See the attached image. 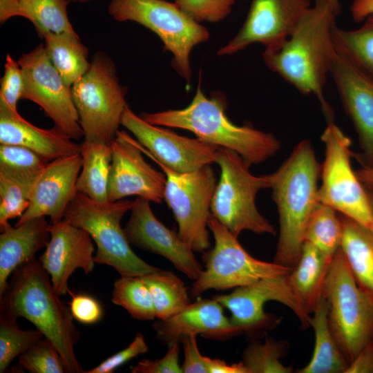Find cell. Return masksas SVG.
<instances>
[{
    "instance_id": "f546056e",
    "label": "cell",
    "mask_w": 373,
    "mask_h": 373,
    "mask_svg": "<svg viewBox=\"0 0 373 373\" xmlns=\"http://www.w3.org/2000/svg\"><path fill=\"white\" fill-rule=\"evenodd\" d=\"M141 277L150 291L158 320L177 314L191 303L188 288L173 271L159 269Z\"/></svg>"
},
{
    "instance_id": "3957f363",
    "label": "cell",
    "mask_w": 373,
    "mask_h": 373,
    "mask_svg": "<svg viewBox=\"0 0 373 373\" xmlns=\"http://www.w3.org/2000/svg\"><path fill=\"white\" fill-rule=\"evenodd\" d=\"M269 175L280 228L274 262L294 267L301 254L307 222L319 202L321 166L311 142L300 141L280 167Z\"/></svg>"
},
{
    "instance_id": "4dcf8cb0",
    "label": "cell",
    "mask_w": 373,
    "mask_h": 373,
    "mask_svg": "<svg viewBox=\"0 0 373 373\" xmlns=\"http://www.w3.org/2000/svg\"><path fill=\"white\" fill-rule=\"evenodd\" d=\"M68 0H19V16L28 19L39 35L77 34L67 15Z\"/></svg>"
},
{
    "instance_id": "2e32d148",
    "label": "cell",
    "mask_w": 373,
    "mask_h": 373,
    "mask_svg": "<svg viewBox=\"0 0 373 373\" xmlns=\"http://www.w3.org/2000/svg\"><path fill=\"white\" fill-rule=\"evenodd\" d=\"M311 6L310 0H251L240 29L217 55H233L255 43L277 50Z\"/></svg>"
},
{
    "instance_id": "d4e9b609",
    "label": "cell",
    "mask_w": 373,
    "mask_h": 373,
    "mask_svg": "<svg viewBox=\"0 0 373 373\" xmlns=\"http://www.w3.org/2000/svg\"><path fill=\"white\" fill-rule=\"evenodd\" d=\"M332 259L305 241L298 261L287 275L292 291L311 314L323 297Z\"/></svg>"
},
{
    "instance_id": "4316f807",
    "label": "cell",
    "mask_w": 373,
    "mask_h": 373,
    "mask_svg": "<svg viewBox=\"0 0 373 373\" xmlns=\"http://www.w3.org/2000/svg\"><path fill=\"white\" fill-rule=\"evenodd\" d=\"M328 307L324 296L316 306L311 325L314 333V347L309 362L298 373H345L349 363L331 331Z\"/></svg>"
},
{
    "instance_id": "ee69618b",
    "label": "cell",
    "mask_w": 373,
    "mask_h": 373,
    "mask_svg": "<svg viewBox=\"0 0 373 373\" xmlns=\"http://www.w3.org/2000/svg\"><path fill=\"white\" fill-rule=\"evenodd\" d=\"M180 342L168 345V350L161 358H144L132 367V373H182L179 363Z\"/></svg>"
},
{
    "instance_id": "f5cc1de1",
    "label": "cell",
    "mask_w": 373,
    "mask_h": 373,
    "mask_svg": "<svg viewBox=\"0 0 373 373\" xmlns=\"http://www.w3.org/2000/svg\"><path fill=\"white\" fill-rule=\"evenodd\" d=\"M334 12L338 15L341 11L340 0H326Z\"/></svg>"
},
{
    "instance_id": "e0dca14e",
    "label": "cell",
    "mask_w": 373,
    "mask_h": 373,
    "mask_svg": "<svg viewBox=\"0 0 373 373\" xmlns=\"http://www.w3.org/2000/svg\"><path fill=\"white\" fill-rule=\"evenodd\" d=\"M329 75L341 103L357 133L363 166L373 165V73L339 53L334 48Z\"/></svg>"
},
{
    "instance_id": "7c38bea8",
    "label": "cell",
    "mask_w": 373,
    "mask_h": 373,
    "mask_svg": "<svg viewBox=\"0 0 373 373\" xmlns=\"http://www.w3.org/2000/svg\"><path fill=\"white\" fill-rule=\"evenodd\" d=\"M155 162L166 176L164 200L172 211L180 238L195 252L211 248L208 221L216 186L211 164L179 173Z\"/></svg>"
},
{
    "instance_id": "ab89813d",
    "label": "cell",
    "mask_w": 373,
    "mask_h": 373,
    "mask_svg": "<svg viewBox=\"0 0 373 373\" xmlns=\"http://www.w3.org/2000/svg\"><path fill=\"white\" fill-rule=\"evenodd\" d=\"M173 2L199 23H217L231 12L235 0H173Z\"/></svg>"
},
{
    "instance_id": "1f68e13d",
    "label": "cell",
    "mask_w": 373,
    "mask_h": 373,
    "mask_svg": "<svg viewBox=\"0 0 373 373\" xmlns=\"http://www.w3.org/2000/svg\"><path fill=\"white\" fill-rule=\"evenodd\" d=\"M332 207L318 202L311 214L305 231V241L326 256L334 257L341 248L343 227Z\"/></svg>"
},
{
    "instance_id": "d6986e66",
    "label": "cell",
    "mask_w": 373,
    "mask_h": 373,
    "mask_svg": "<svg viewBox=\"0 0 373 373\" xmlns=\"http://www.w3.org/2000/svg\"><path fill=\"white\" fill-rule=\"evenodd\" d=\"M124 231L131 245L162 256L193 281L201 274L203 269L194 251L178 232L166 227L155 217L150 201L141 197L133 200Z\"/></svg>"
},
{
    "instance_id": "83f0119b",
    "label": "cell",
    "mask_w": 373,
    "mask_h": 373,
    "mask_svg": "<svg viewBox=\"0 0 373 373\" xmlns=\"http://www.w3.org/2000/svg\"><path fill=\"white\" fill-rule=\"evenodd\" d=\"M80 153L82 166L76 183L77 192L96 202H108L113 155L111 144L84 140Z\"/></svg>"
},
{
    "instance_id": "f35d334b",
    "label": "cell",
    "mask_w": 373,
    "mask_h": 373,
    "mask_svg": "<svg viewBox=\"0 0 373 373\" xmlns=\"http://www.w3.org/2000/svg\"><path fill=\"white\" fill-rule=\"evenodd\" d=\"M18 362L30 373H67L59 352L45 337L21 354Z\"/></svg>"
},
{
    "instance_id": "e575fe53",
    "label": "cell",
    "mask_w": 373,
    "mask_h": 373,
    "mask_svg": "<svg viewBox=\"0 0 373 373\" xmlns=\"http://www.w3.org/2000/svg\"><path fill=\"white\" fill-rule=\"evenodd\" d=\"M37 178L0 171V231L10 225V220L20 218L28 208Z\"/></svg>"
},
{
    "instance_id": "277c9868",
    "label": "cell",
    "mask_w": 373,
    "mask_h": 373,
    "mask_svg": "<svg viewBox=\"0 0 373 373\" xmlns=\"http://www.w3.org/2000/svg\"><path fill=\"white\" fill-rule=\"evenodd\" d=\"M226 104L220 93L207 97L200 81L186 107L144 113L140 116L151 124L184 129L201 140L233 150L250 165L259 164L273 157L280 149V142L271 133L233 124L225 113Z\"/></svg>"
},
{
    "instance_id": "44dd1931",
    "label": "cell",
    "mask_w": 373,
    "mask_h": 373,
    "mask_svg": "<svg viewBox=\"0 0 373 373\" xmlns=\"http://www.w3.org/2000/svg\"><path fill=\"white\" fill-rule=\"evenodd\" d=\"M82 166L81 153L50 162L34 185L28 208L15 225L41 216H48L50 224L62 220L77 193L76 183Z\"/></svg>"
},
{
    "instance_id": "74e56055",
    "label": "cell",
    "mask_w": 373,
    "mask_h": 373,
    "mask_svg": "<svg viewBox=\"0 0 373 373\" xmlns=\"http://www.w3.org/2000/svg\"><path fill=\"white\" fill-rule=\"evenodd\" d=\"M50 162L19 145L0 144V171L17 176L38 178Z\"/></svg>"
},
{
    "instance_id": "8d00e7d4",
    "label": "cell",
    "mask_w": 373,
    "mask_h": 373,
    "mask_svg": "<svg viewBox=\"0 0 373 373\" xmlns=\"http://www.w3.org/2000/svg\"><path fill=\"white\" fill-rule=\"evenodd\" d=\"M17 319L0 315V373L44 336L37 329H21Z\"/></svg>"
},
{
    "instance_id": "8fae6325",
    "label": "cell",
    "mask_w": 373,
    "mask_h": 373,
    "mask_svg": "<svg viewBox=\"0 0 373 373\" xmlns=\"http://www.w3.org/2000/svg\"><path fill=\"white\" fill-rule=\"evenodd\" d=\"M321 139L325 145V158L321 166L319 202L373 232V214L369 200L351 166L350 159L354 154L350 150V138L332 121L327 122Z\"/></svg>"
},
{
    "instance_id": "7a4b0ae2",
    "label": "cell",
    "mask_w": 373,
    "mask_h": 373,
    "mask_svg": "<svg viewBox=\"0 0 373 373\" xmlns=\"http://www.w3.org/2000/svg\"><path fill=\"white\" fill-rule=\"evenodd\" d=\"M59 296L50 275L35 258L11 274L0 296V315L14 319L22 317L32 323L55 346L67 373H83L75 353L80 332L69 306Z\"/></svg>"
},
{
    "instance_id": "f1b7e54d",
    "label": "cell",
    "mask_w": 373,
    "mask_h": 373,
    "mask_svg": "<svg viewBox=\"0 0 373 373\" xmlns=\"http://www.w3.org/2000/svg\"><path fill=\"white\" fill-rule=\"evenodd\" d=\"M47 54L66 84L71 87L88 70V48L77 34L48 32L42 37Z\"/></svg>"
},
{
    "instance_id": "f6af8a7d",
    "label": "cell",
    "mask_w": 373,
    "mask_h": 373,
    "mask_svg": "<svg viewBox=\"0 0 373 373\" xmlns=\"http://www.w3.org/2000/svg\"><path fill=\"white\" fill-rule=\"evenodd\" d=\"M196 336L195 334H189L181 340L184 352V361L181 365L182 373H209L206 356L200 352Z\"/></svg>"
},
{
    "instance_id": "9a60e30c",
    "label": "cell",
    "mask_w": 373,
    "mask_h": 373,
    "mask_svg": "<svg viewBox=\"0 0 373 373\" xmlns=\"http://www.w3.org/2000/svg\"><path fill=\"white\" fill-rule=\"evenodd\" d=\"M121 124L134 135L143 153L179 173L191 172L211 164L219 148L199 138L182 136L151 124L134 113L128 106L123 113Z\"/></svg>"
},
{
    "instance_id": "30bf717a",
    "label": "cell",
    "mask_w": 373,
    "mask_h": 373,
    "mask_svg": "<svg viewBox=\"0 0 373 373\" xmlns=\"http://www.w3.org/2000/svg\"><path fill=\"white\" fill-rule=\"evenodd\" d=\"M208 227L214 245L204 251V269L191 286L192 298H198L210 289L238 288L264 278L288 275L293 269L251 256L240 244L238 237L211 214Z\"/></svg>"
},
{
    "instance_id": "9c48e42d",
    "label": "cell",
    "mask_w": 373,
    "mask_h": 373,
    "mask_svg": "<svg viewBox=\"0 0 373 373\" xmlns=\"http://www.w3.org/2000/svg\"><path fill=\"white\" fill-rule=\"evenodd\" d=\"M84 141L111 144L128 106L113 61L95 55L88 70L71 86Z\"/></svg>"
},
{
    "instance_id": "bcb514c9",
    "label": "cell",
    "mask_w": 373,
    "mask_h": 373,
    "mask_svg": "<svg viewBox=\"0 0 373 373\" xmlns=\"http://www.w3.org/2000/svg\"><path fill=\"white\" fill-rule=\"evenodd\" d=\"M345 373H373V338L349 363Z\"/></svg>"
},
{
    "instance_id": "5b68a950",
    "label": "cell",
    "mask_w": 373,
    "mask_h": 373,
    "mask_svg": "<svg viewBox=\"0 0 373 373\" xmlns=\"http://www.w3.org/2000/svg\"><path fill=\"white\" fill-rule=\"evenodd\" d=\"M133 204V200L123 199L99 202L77 192L64 216L89 233L97 246L95 263L113 267L120 276H142L159 269L135 254L121 226Z\"/></svg>"
},
{
    "instance_id": "6da1fadb",
    "label": "cell",
    "mask_w": 373,
    "mask_h": 373,
    "mask_svg": "<svg viewBox=\"0 0 373 373\" xmlns=\"http://www.w3.org/2000/svg\"><path fill=\"white\" fill-rule=\"evenodd\" d=\"M336 16L326 0H314L283 44L262 52L269 70L303 95L317 97L327 122L334 121V113L323 90L334 51L332 30Z\"/></svg>"
},
{
    "instance_id": "681fc988",
    "label": "cell",
    "mask_w": 373,
    "mask_h": 373,
    "mask_svg": "<svg viewBox=\"0 0 373 373\" xmlns=\"http://www.w3.org/2000/svg\"><path fill=\"white\" fill-rule=\"evenodd\" d=\"M19 0H0V21L3 23L11 17L19 16Z\"/></svg>"
},
{
    "instance_id": "52a82bcc",
    "label": "cell",
    "mask_w": 373,
    "mask_h": 373,
    "mask_svg": "<svg viewBox=\"0 0 373 373\" xmlns=\"http://www.w3.org/2000/svg\"><path fill=\"white\" fill-rule=\"evenodd\" d=\"M323 296L331 331L350 363L373 338V301L358 287L341 248L331 262Z\"/></svg>"
},
{
    "instance_id": "d590c367",
    "label": "cell",
    "mask_w": 373,
    "mask_h": 373,
    "mask_svg": "<svg viewBox=\"0 0 373 373\" xmlns=\"http://www.w3.org/2000/svg\"><path fill=\"white\" fill-rule=\"evenodd\" d=\"M286 342L267 338L264 343L252 341L244 350L241 361L247 373H291V365L285 366L281 358L287 350Z\"/></svg>"
},
{
    "instance_id": "db71d44e",
    "label": "cell",
    "mask_w": 373,
    "mask_h": 373,
    "mask_svg": "<svg viewBox=\"0 0 373 373\" xmlns=\"http://www.w3.org/2000/svg\"><path fill=\"white\" fill-rule=\"evenodd\" d=\"M72 1H74V2L83 3L89 2V1H93V0H72Z\"/></svg>"
},
{
    "instance_id": "cb8c5ba5",
    "label": "cell",
    "mask_w": 373,
    "mask_h": 373,
    "mask_svg": "<svg viewBox=\"0 0 373 373\" xmlns=\"http://www.w3.org/2000/svg\"><path fill=\"white\" fill-rule=\"evenodd\" d=\"M49 224L45 216L10 225L0 235V296L4 292L12 272L46 248L49 240Z\"/></svg>"
},
{
    "instance_id": "7bdbcfd3",
    "label": "cell",
    "mask_w": 373,
    "mask_h": 373,
    "mask_svg": "<svg viewBox=\"0 0 373 373\" xmlns=\"http://www.w3.org/2000/svg\"><path fill=\"white\" fill-rule=\"evenodd\" d=\"M71 296L69 308L75 320L86 325H92L100 321L104 312L100 303L92 296L86 294H75L68 291Z\"/></svg>"
},
{
    "instance_id": "ba28073f",
    "label": "cell",
    "mask_w": 373,
    "mask_h": 373,
    "mask_svg": "<svg viewBox=\"0 0 373 373\" xmlns=\"http://www.w3.org/2000/svg\"><path fill=\"white\" fill-rule=\"evenodd\" d=\"M108 12L117 21H135L155 32L164 50L173 55V68L189 84L190 53L195 46L209 40L206 27L166 0H111Z\"/></svg>"
},
{
    "instance_id": "7402d4cb",
    "label": "cell",
    "mask_w": 373,
    "mask_h": 373,
    "mask_svg": "<svg viewBox=\"0 0 373 373\" xmlns=\"http://www.w3.org/2000/svg\"><path fill=\"white\" fill-rule=\"evenodd\" d=\"M156 338L167 345L180 342L189 334L226 340L242 334L224 314V307L216 299H198L177 314L158 320L153 325Z\"/></svg>"
},
{
    "instance_id": "484cf974",
    "label": "cell",
    "mask_w": 373,
    "mask_h": 373,
    "mask_svg": "<svg viewBox=\"0 0 373 373\" xmlns=\"http://www.w3.org/2000/svg\"><path fill=\"white\" fill-rule=\"evenodd\" d=\"M341 249L358 287L373 301V232L342 215Z\"/></svg>"
},
{
    "instance_id": "d6a6232c",
    "label": "cell",
    "mask_w": 373,
    "mask_h": 373,
    "mask_svg": "<svg viewBox=\"0 0 373 373\" xmlns=\"http://www.w3.org/2000/svg\"><path fill=\"white\" fill-rule=\"evenodd\" d=\"M332 38L336 51L373 73V15L354 30H344L335 24Z\"/></svg>"
},
{
    "instance_id": "b9f144b4",
    "label": "cell",
    "mask_w": 373,
    "mask_h": 373,
    "mask_svg": "<svg viewBox=\"0 0 373 373\" xmlns=\"http://www.w3.org/2000/svg\"><path fill=\"white\" fill-rule=\"evenodd\" d=\"M148 345L142 333H137L133 341L126 348L114 354L96 367L84 373H113L121 365L132 358L147 352Z\"/></svg>"
},
{
    "instance_id": "836d02e7",
    "label": "cell",
    "mask_w": 373,
    "mask_h": 373,
    "mask_svg": "<svg viewBox=\"0 0 373 373\" xmlns=\"http://www.w3.org/2000/svg\"><path fill=\"white\" fill-rule=\"evenodd\" d=\"M111 301L135 319L153 321L155 310L150 291L141 276H120L113 283Z\"/></svg>"
},
{
    "instance_id": "ac0fdd59",
    "label": "cell",
    "mask_w": 373,
    "mask_h": 373,
    "mask_svg": "<svg viewBox=\"0 0 373 373\" xmlns=\"http://www.w3.org/2000/svg\"><path fill=\"white\" fill-rule=\"evenodd\" d=\"M111 146L108 201L136 195L155 204L161 203L164 200L165 174L145 161L135 139L125 131H118Z\"/></svg>"
},
{
    "instance_id": "8992f818",
    "label": "cell",
    "mask_w": 373,
    "mask_h": 373,
    "mask_svg": "<svg viewBox=\"0 0 373 373\" xmlns=\"http://www.w3.org/2000/svg\"><path fill=\"white\" fill-rule=\"evenodd\" d=\"M214 163L220 167V175L212 197L211 214L236 237L243 231L275 236V228L256 205L258 192L270 188V175L251 174V165L226 148H218Z\"/></svg>"
},
{
    "instance_id": "5bb4252c",
    "label": "cell",
    "mask_w": 373,
    "mask_h": 373,
    "mask_svg": "<svg viewBox=\"0 0 373 373\" xmlns=\"http://www.w3.org/2000/svg\"><path fill=\"white\" fill-rule=\"evenodd\" d=\"M24 79L22 99L39 105L52 120L54 128L78 140L84 137L71 87L68 86L41 44L18 59Z\"/></svg>"
},
{
    "instance_id": "ffe728a7",
    "label": "cell",
    "mask_w": 373,
    "mask_h": 373,
    "mask_svg": "<svg viewBox=\"0 0 373 373\" xmlns=\"http://www.w3.org/2000/svg\"><path fill=\"white\" fill-rule=\"evenodd\" d=\"M50 240L39 256L52 285L59 296L68 293V280L77 269L85 274L94 269L95 247L89 233L64 218L49 224Z\"/></svg>"
},
{
    "instance_id": "c3c4849f",
    "label": "cell",
    "mask_w": 373,
    "mask_h": 373,
    "mask_svg": "<svg viewBox=\"0 0 373 373\" xmlns=\"http://www.w3.org/2000/svg\"><path fill=\"white\" fill-rule=\"evenodd\" d=\"M350 12L354 21H363L368 16L373 15V0H353Z\"/></svg>"
},
{
    "instance_id": "4fadbf2b",
    "label": "cell",
    "mask_w": 373,
    "mask_h": 373,
    "mask_svg": "<svg viewBox=\"0 0 373 373\" xmlns=\"http://www.w3.org/2000/svg\"><path fill=\"white\" fill-rule=\"evenodd\" d=\"M212 298L230 312L231 324L242 333L252 334L264 332L279 324L280 318L265 311V303L271 300L290 309L303 328L311 325V313L292 291L287 275L264 278L235 288L229 294H218Z\"/></svg>"
},
{
    "instance_id": "816d5d0a",
    "label": "cell",
    "mask_w": 373,
    "mask_h": 373,
    "mask_svg": "<svg viewBox=\"0 0 373 373\" xmlns=\"http://www.w3.org/2000/svg\"><path fill=\"white\" fill-rule=\"evenodd\" d=\"M373 214V184H363Z\"/></svg>"
},
{
    "instance_id": "7dc6e473",
    "label": "cell",
    "mask_w": 373,
    "mask_h": 373,
    "mask_svg": "<svg viewBox=\"0 0 373 373\" xmlns=\"http://www.w3.org/2000/svg\"><path fill=\"white\" fill-rule=\"evenodd\" d=\"M206 362L209 373H247L242 361L228 364L221 359L206 356Z\"/></svg>"
},
{
    "instance_id": "603a6c76",
    "label": "cell",
    "mask_w": 373,
    "mask_h": 373,
    "mask_svg": "<svg viewBox=\"0 0 373 373\" xmlns=\"http://www.w3.org/2000/svg\"><path fill=\"white\" fill-rule=\"evenodd\" d=\"M0 144L26 147L48 162L81 153V144L61 132L39 128L0 102Z\"/></svg>"
},
{
    "instance_id": "60d3db41",
    "label": "cell",
    "mask_w": 373,
    "mask_h": 373,
    "mask_svg": "<svg viewBox=\"0 0 373 373\" xmlns=\"http://www.w3.org/2000/svg\"><path fill=\"white\" fill-rule=\"evenodd\" d=\"M24 79L21 68L18 61L8 53L3 76L1 79L0 102L12 111L18 112L17 104L19 99H22Z\"/></svg>"
},
{
    "instance_id": "f907efd6",
    "label": "cell",
    "mask_w": 373,
    "mask_h": 373,
    "mask_svg": "<svg viewBox=\"0 0 373 373\" xmlns=\"http://www.w3.org/2000/svg\"><path fill=\"white\" fill-rule=\"evenodd\" d=\"M354 171L362 184H373V165L363 166Z\"/></svg>"
}]
</instances>
